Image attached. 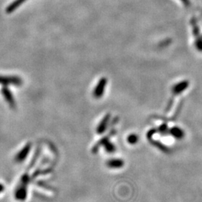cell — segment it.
Segmentation results:
<instances>
[{
    "label": "cell",
    "mask_w": 202,
    "mask_h": 202,
    "mask_svg": "<svg viewBox=\"0 0 202 202\" xmlns=\"http://www.w3.org/2000/svg\"><path fill=\"white\" fill-rule=\"evenodd\" d=\"M150 141H151L152 144L154 145V146H155L156 148H158V149L160 150L162 152H163V153L168 154L170 152L169 148H168V147H166V145H164L163 144H162V143L159 142V141H153V140H150Z\"/></svg>",
    "instance_id": "cell-10"
},
{
    "label": "cell",
    "mask_w": 202,
    "mask_h": 202,
    "mask_svg": "<svg viewBox=\"0 0 202 202\" xmlns=\"http://www.w3.org/2000/svg\"><path fill=\"white\" fill-rule=\"evenodd\" d=\"M103 147H104V148H105L106 151L109 154H112L115 151V150H116L115 146L112 143L110 142L109 141H106L105 144L103 145Z\"/></svg>",
    "instance_id": "cell-12"
},
{
    "label": "cell",
    "mask_w": 202,
    "mask_h": 202,
    "mask_svg": "<svg viewBox=\"0 0 202 202\" xmlns=\"http://www.w3.org/2000/svg\"><path fill=\"white\" fill-rule=\"evenodd\" d=\"M195 45L198 50L200 51V52H202V38H198L195 42Z\"/></svg>",
    "instance_id": "cell-15"
},
{
    "label": "cell",
    "mask_w": 202,
    "mask_h": 202,
    "mask_svg": "<svg viewBox=\"0 0 202 202\" xmlns=\"http://www.w3.org/2000/svg\"><path fill=\"white\" fill-rule=\"evenodd\" d=\"M23 84V80L20 77L16 76H1L0 75V85L7 86L13 85L20 86Z\"/></svg>",
    "instance_id": "cell-1"
},
{
    "label": "cell",
    "mask_w": 202,
    "mask_h": 202,
    "mask_svg": "<svg viewBox=\"0 0 202 202\" xmlns=\"http://www.w3.org/2000/svg\"><path fill=\"white\" fill-rule=\"evenodd\" d=\"M169 133L172 136L177 139H182L185 135L184 131L178 126H173L172 129H170Z\"/></svg>",
    "instance_id": "cell-8"
},
{
    "label": "cell",
    "mask_w": 202,
    "mask_h": 202,
    "mask_svg": "<svg viewBox=\"0 0 202 202\" xmlns=\"http://www.w3.org/2000/svg\"><path fill=\"white\" fill-rule=\"evenodd\" d=\"M115 133H116V130H112V131L110 132V133L109 134V135H106V136L103 137L102 139H100V140H99L98 141H97V144L95 145L94 146V148H92V153H94V154L97 153V150H99V148H100L101 146H103V145L105 144L106 141H109V138L111 137V136H112V135H115Z\"/></svg>",
    "instance_id": "cell-6"
},
{
    "label": "cell",
    "mask_w": 202,
    "mask_h": 202,
    "mask_svg": "<svg viewBox=\"0 0 202 202\" xmlns=\"http://www.w3.org/2000/svg\"><path fill=\"white\" fill-rule=\"evenodd\" d=\"M156 133V130H150L149 132H148V135H147V136H148V139H149V140L150 141L152 139V136H153L154 135V134Z\"/></svg>",
    "instance_id": "cell-16"
},
{
    "label": "cell",
    "mask_w": 202,
    "mask_h": 202,
    "mask_svg": "<svg viewBox=\"0 0 202 202\" xmlns=\"http://www.w3.org/2000/svg\"><path fill=\"white\" fill-rule=\"evenodd\" d=\"M106 85H107V79L106 77L101 78L94 90L93 95L95 98L100 99L102 97L103 95L104 94V92H105Z\"/></svg>",
    "instance_id": "cell-2"
},
{
    "label": "cell",
    "mask_w": 202,
    "mask_h": 202,
    "mask_svg": "<svg viewBox=\"0 0 202 202\" xmlns=\"http://www.w3.org/2000/svg\"><path fill=\"white\" fill-rule=\"evenodd\" d=\"M110 117H111V115H110V114H107V115H106V116L101 120L100 124H98V126H97V127L96 131L97 134L100 135V134H103L106 131V129H107L108 124H109Z\"/></svg>",
    "instance_id": "cell-4"
},
{
    "label": "cell",
    "mask_w": 202,
    "mask_h": 202,
    "mask_svg": "<svg viewBox=\"0 0 202 202\" xmlns=\"http://www.w3.org/2000/svg\"><path fill=\"white\" fill-rule=\"evenodd\" d=\"M106 165L111 168H119L124 166V162L120 159H112L107 161Z\"/></svg>",
    "instance_id": "cell-9"
},
{
    "label": "cell",
    "mask_w": 202,
    "mask_h": 202,
    "mask_svg": "<svg viewBox=\"0 0 202 202\" xmlns=\"http://www.w3.org/2000/svg\"><path fill=\"white\" fill-rule=\"evenodd\" d=\"M31 148V144L30 143H28L24 146V148H23L18 153L16 157V159L17 161H23L25 158H26L27 155H28L29 150H30Z\"/></svg>",
    "instance_id": "cell-7"
},
{
    "label": "cell",
    "mask_w": 202,
    "mask_h": 202,
    "mask_svg": "<svg viewBox=\"0 0 202 202\" xmlns=\"http://www.w3.org/2000/svg\"><path fill=\"white\" fill-rule=\"evenodd\" d=\"M189 87V82L186 80L178 82L172 88V94L174 95H178L185 91Z\"/></svg>",
    "instance_id": "cell-5"
},
{
    "label": "cell",
    "mask_w": 202,
    "mask_h": 202,
    "mask_svg": "<svg viewBox=\"0 0 202 202\" xmlns=\"http://www.w3.org/2000/svg\"><path fill=\"white\" fill-rule=\"evenodd\" d=\"M159 131L160 132L161 134H163V135H165L166 133L169 132L168 130V126H167L166 124H163V125H161L160 126H159Z\"/></svg>",
    "instance_id": "cell-14"
},
{
    "label": "cell",
    "mask_w": 202,
    "mask_h": 202,
    "mask_svg": "<svg viewBox=\"0 0 202 202\" xmlns=\"http://www.w3.org/2000/svg\"><path fill=\"white\" fill-rule=\"evenodd\" d=\"M138 140H139V137H138L136 134H130L127 138V141L131 145H134L135 143H137Z\"/></svg>",
    "instance_id": "cell-13"
},
{
    "label": "cell",
    "mask_w": 202,
    "mask_h": 202,
    "mask_svg": "<svg viewBox=\"0 0 202 202\" xmlns=\"http://www.w3.org/2000/svg\"><path fill=\"white\" fill-rule=\"evenodd\" d=\"M182 1H183V4H184V5H188L189 4H190V2H189V0H182Z\"/></svg>",
    "instance_id": "cell-17"
},
{
    "label": "cell",
    "mask_w": 202,
    "mask_h": 202,
    "mask_svg": "<svg viewBox=\"0 0 202 202\" xmlns=\"http://www.w3.org/2000/svg\"><path fill=\"white\" fill-rule=\"evenodd\" d=\"M2 94L4 97V99L8 103V104L12 109H15L16 108V101L14 99V96H13L11 91H10V89L8 88H7V86H3L2 89H1Z\"/></svg>",
    "instance_id": "cell-3"
},
{
    "label": "cell",
    "mask_w": 202,
    "mask_h": 202,
    "mask_svg": "<svg viewBox=\"0 0 202 202\" xmlns=\"http://www.w3.org/2000/svg\"><path fill=\"white\" fill-rule=\"evenodd\" d=\"M25 0H16L15 2L11 4L7 8V12L8 13H11L12 11H14L15 9L17 8L18 6H20V5L23 4V2H24Z\"/></svg>",
    "instance_id": "cell-11"
}]
</instances>
